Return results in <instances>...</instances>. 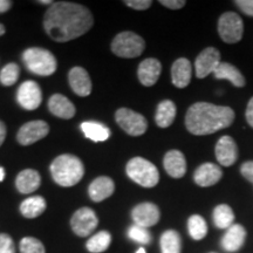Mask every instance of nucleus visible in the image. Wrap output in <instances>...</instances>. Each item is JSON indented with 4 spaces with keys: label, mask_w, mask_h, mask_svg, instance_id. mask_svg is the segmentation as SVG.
<instances>
[{
    "label": "nucleus",
    "mask_w": 253,
    "mask_h": 253,
    "mask_svg": "<svg viewBox=\"0 0 253 253\" xmlns=\"http://www.w3.org/2000/svg\"><path fill=\"white\" fill-rule=\"evenodd\" d=\"M93 23L89 9L68 1L53 2L43 18L46 33L58 42H67L84 36L93 27Z\"/></svg>",
    "instance_id": "f257e3e1"
},
{
    "label": "nucleus",
    "mask_w": 253,
    "mask_h": 253,
    "mask_svg": "<svg viewBox=\"0 0 253 253\" xmlns=\"http://www.w3.org/2000/svg\"><path fill=\"white\" fill-rule=\"evenodd\" d=\"M235 118L236 114L230 107L197 102L192 104L186 112L185 126L194 135H210L230 126Z\"/></svg>",
    "instance_id": "f03ea898"
},
{
    "label": "nucleus",
    "mask_w": 253,
    "mask_h": 253,
    "mask_svg": "<svg viewBox=\"0 0 253 253\" xmlns=\"http://www.w3.org/2000/svg\"><path fill=\"white\" fill-rule=\"evenodd\" d=\"M50 172L56 184L61 186H73L81 181L84 168L80 158L74 155H60L50 164Z\"/></svg>",
    "instance_id": "7ed1b4c3"
},
{
    "label": "nucleus",
    "mask_w": 253,
    "mask_h": 253,
    "mask_svg": "<svg viewBox=\"0 0 253 253\" xmlns=\"http://www.w3.org/2000/svg\"><path fill=\"white\" fill-rule=\"evenodd\" d=\"M23 59L27 69L40 77H49L56 71V59L49 50L32 47L24 52Z\"/></svg>",
    "instance_id": "20e7f679"
},
{
    "label": "nucleus",
    "mask_w": 253,
    "mask_h": 253,
    "mask_svg": "<svg viewBox=\"0 0 253 253\" xmlns=\"http://www.w3.org/2000/svg\"><path fill=\"white\" fill-rule=\"evenodd\" d=\"M126 173L130 179L144 188H154L160 181L157 168L143 157L131 158L126 164Z\"/></svg>",
    "instance_id": "39448f33"
},
{
    "label": "nucleus",
    "mask_w": 253,
    "mask_h": 253,
    "mask_svg": "<svg viewBox=\"0 0 253 253\" xmlns=\"http://www.w3.org/2000/svg\"><path fill=\"white\" fill-rule=\"evenodd\" d=\"M145 48L143 38L134 32H122L114 38L112 42V50L120 58L131 59L140 56Z\"/></svg>",
    "instance_id": "423d86ee"
},
{
    "label": "nucleus",
    "mask_w": 253,
    "mask_h": 253,
    "mask_svg": "<svg viewBox=\"0 0 253 253\" xmlns=\"http://www.w3.org/2000/svg\"><path fill=\"white\" fill-rule=\"evenodd\" d=\"M218 33L226 43H237L242 40L244 33V23L235 12H226L218 20Z\"/></svg>",
    "instance_id": "0eeeda50"
},
{
    "label": "nucleus",
    "mask_w": 253,
    "mask_h": 253,
    "mask_svg": "<svg viewBox=\"0 0 253 253\" xmlns=\"http://www.w3.org/2000/svg\"><path fill=\"white\" fill-rule=\"evenodd\" d=\"M115 119L118 125L130 136H141L148 129V122L144 116L131 109H119L115 114Z\"/></svg>",
    "instance_id": "6e6552de"
},
{
    "label": "nucleus",
    "mask_w": 253,
    "mask_h": 253,
    "mask_svg": "<svg viewBox=\"0 0 253 253\" xmlns=\"http://www.w3.org/2000/svg\"><path fill=\"white\" fill-rule=\"evenodd\" d=\"M99 219L96 213L89 208H82L73 214L71 219V226L75 235L79 237L89 236L96 229Z\"/></svg>",
    "instance_id": "1a4fd4ad"
},
{
    "label": "nucleus",
    "mask_w": 253,
    "mask_h": 253,
    "mask_svg": "<svg viewBox=\"0 0 253 253\" xmlns=\"http://www.w3.org/2000/svg\"><path fill=\"white\" fill-rule=\"evenodd\" d=\"M220 62L219 50L214 47H208V48L202 50L196 59V77L198 79L207 78L209 74L216 71Z\"/></svg>",
    "instance_id": "9d476101"
},
{
    "label": "nucleus",
    "mask_w": 253,
    "mask_h": 253,
    "mask_svg": "<svg viewBox=\"0 0 253 253\" xmlns=\"http://www.w3.org/2000/svg\"><path fill=\"white\" fill-rule=\"evenodd\" d=\"M49 132V126L45 121H31L19 129L17 138L21 145H31L42 140Z\"/></svg>",
    "instance_id": "9b49d317"
},
{
    "label": "nucleus",
    "mask_w": 253,
    "mask_h": 253,
    "mask_svg": "<svg viewBox=\"0 0 253 253\" xmlns=\"http://www.w3.org/2000/svg\"><path fill=\"white\" fill-rule=\"evenodd\" d=\"M17 100L24 109H37L41 104V100H42V94H41L39 84L34 81H25L19 87Z\"/></svg>",
    "instance_id": "f8f14e48"
},
{
    "label": "nucleus",
    "mask_w": 253,
    "mask_h": 253,
    "mask_svg": "<svg viewBox=\"0 0 253 253\" xmlns=\"http://www.w3.org/2000/svg\"><path fill=\"white\" fill-rule=\"evenodd\" d=\"M160 209L157 205L149 203V202L136 205L131 211V218L135 225L145 227V229L156 225L160 220Z\"/></svg>",
    "instance_id": "ddd939ff"
},
{
    "label": "nucleus",
    "mask_w": 253,
    "mask_h": 253,
    "mask_svg": "<svg viewBox=\"0 0 253 253\" xmlns=\"http://www.w3.org/2000/svg\"><path fill=\"white\" fill-rule=\"evenodd\" d=\"M214 151H216L217 161L223 167L232 166L238 158V147L235 140L229 135L221 136L217 142Z\"/></svg>",
    "instance_id": "4468645a"
},
{
    "label": "nucleus",
    "mask_w": 253,
    "mask_h": 253,
    "mask_svg": "<svg viewBox=\"0 0 253 253\" xmlns=\"http://www.w3.org/2000/svg\"><path fill=\"white\" fill-rule=\"evenodd\" d=\"M223 177V171L220 167L213 163H204L199 166L194 173L196 184L203 188L217 184Z\"/></svg>",
    "instance_id": "2eb2a0df"
},
{
    "label": "nucleus",
    "mask_w": 253,
    "mask_h": 253,
    "mask_svg": "<svg viewBox=\"0 0 253 253\" xmlns=\"http://www.w3.org/2000/svg\"><path fill=\"white\" fill-rule=\"evenodd\" d=\"M161 72H162V65L157 59H145L138 66V80L145 87L154 86L160 79Z\"/></svg>",
    "instance_id": "dca6fc26"
},
{
    "label": "nucleus",
    "mask_w": 253,
    "mask_h": 253,
    "mask_svg": "<svg viewBox=\"0 0 253 253\" xmlns=\"http://www.w3.org/2000/svg\"><path fill=\"white\" fill-rule=\"evenodd\" d=\"M69 86L79 96H88L91 93V81L87 71L82 67H74L68 74Z\"/></svg>",
    "instance_id": "f3484780"
},
{
    "label": "nucleus",
    "mask_w": 253,
    "mask_h": 253,
    "mask_svg": "<svg viewBox=\"0 0 253 253\" xmlns=\"http://www.w3.org/2000/svg\"><path fill=\"white\" fill-rule=\"evenodd\" d=\"M246 230L240 224H233L221 238V246L229 252H236L245 244Z\"/></svg>",
    "instance_id": "a211bd4d"
},
{
    "label": "nucleus",
    "mask_w": 253,
    "mask_h": 253,
    "mask_svg": "<svg viewBox=\"0 0 253 253\" xmlns=\"http://www.w3.org/2000/svg\"><path fill=\"white\" fill-rule=\"evenodd\" d=\"M164 169L173 178H181L186 172V161L179 150H170L164 156Z\"/></svg>",
    "instance_id": "6ab92c4d"
},
{
    "label": "nucleus",
    "mask_w": 253,
    "mask_h": 253,
    "mask_svg": "<svg viewBox=\"0 0 253 253\" xmlns=\"http://www.w3.org/2000/svg\"><path fill=\"white\" fill-rule=\"evenodd\" d=\"M114 190H115V184H114L113 179L107 176H101L94 179L89 185L88 192H89L91 201L102 202L114 194Z\"/></svg>",
    "instance_id": "aec40b11"
},
{
    "label": "nucleus",
    "mask_w": 253,
    "mask_h": 253,
    "mask_svg": "<svg viewBox=\"0 0 253 253\" xmlns=\"http://www.w3.org/2000/svg\"><path fill=\"white\" fill-rule=\"evenodd\" d=\"M192 68L188 59L181 58L173 62L171 67V79L173 86L177 88H185L191 81Z\"/></svg>",
    "instance_id": "412c9836"
},
{
    "label": "nucleus",
    "mask_w": 253,
    "mask_h": 253,
    "mask_svg": "<svg viewBox=\"0 0 253 253\" xmlns=\"http://www.w3.org/2000/svg\"><path fill=\"white\" fill-rule=\"evenodd\" d=\"M48 108L53 115L60 119H72L75 115V107L67 97L61 94H54L48 101Z\"/></svg>",
    "instance_id": "4be33fe9"
},
{
    "label": "nucleus",
    "mask_w": 253,
    "mask_h": 253,
    "mask_svg": "<svg viewBox=\"0 0 253 253\" xmlns=\"http://www.w3.org/2000/svg\"><path fill=\"white\" fill-rule=\"evenodd\" d=\"M214 78L218 80H227L235 87L242 88L245 86V78L237 67L227 62H220L216 71L213 72Z\"/></svg>",
    "instance_id": "5701e85b"
},
{
    "label": "nucleus",
    "mask_w": 253,
    "mask_h": 253,
    "mask_svg": "<svg viewBox=\"0 0 253 253\" xmlns=\"http://www.w3.org/2000/svg\"><path fill=\"white\" fill-rule=\"evenodd\" d=\"M40 175L36 170L26 169L19 173L15 179V186L21 194H31L40 186Z\"/></svg>",
    "instance_id": "b1692460"
},
{
    "label": "nucleus",
    "mask_w": 253,
    "mask_h": 253,
    "mask_svg": "<svg viewBox=\"0 0 253 253\" xmlns=\"http://www.w3.org/2000/svg\"><path fill=\"white\" fill-rule=\"evenodd\" d=\"M176 104L170 100H164L157 106L155 121L160 128H168L172 125L176 118Z\"/></svg>",
    "instance_id": "393cba45"
},
{
    "label": "nucleus",
    "mask_w": 253,
    "mask_h": 253,
    "mask_svg": "<svg viewBox=\"0 0 253 253\" xmlns=\"http://www.w3.org/2000/svg\"><path fill=\"white\" fill-rule=\"evenodd\" d=\"M46 210V201L41 196H33L21 203L20 212L26 218H37Z\"/></svg>",
    "instance_id": "a878e982"
},
{
    "label": "nucleus",
    "mask_w": 253,
    "mask_h": 253,
    "mask_svg": "<svg viewBox=\"0 0 253 253\" xmlns=\"http://www.w3.org/2000/svg\"><path fill=\"white\" fill-rule=\"evenodd\" d=\"M81 129L84 136L94 142L107 141L110 136V130L102 123L88 121L81 125Z\"/></svg>",
    "instance_id": "bb28decb"
},
{
    "label": "nucleus",
    "mask_w": 253,
    "mask_h": 253,
    "mask_svg": "<svg viewBox=\"0 0 253 253\" xmlns=\"http://www.w3.org/2000/svg\"><path fill=\"white\" fill-rule=\"evenodd\" d=\"M161 251L162 253H181L182 239L175 230H168L161 236Z\"/></svg>",
    "instance_id": "cd10ccee"
},
{
    "label": "nucleus",
    "mask_w": 253,
    "mask_h": 253,
    "mask_svg": "<svg viewBox=\"0 0 253 253\" xmlns=\"http://www.w3.org/2000/svg\"><path fill=\"white\" fill-rule=\"evenodd\" d=\"M235 221L233 210L227 204H220L213 210V223L218 229H230Z\"/></svg>",
    "instance_id": "c85d7f7f"
},
{
    "label": "nucleus",
    "mask_w": 253,
    "mask_h": 253,
    "mask_svg": "<svg viewBox=\"0 0 253 253\" xmlns=\"http://www.w3.org/2000/svg\"><path fill=\"white\" fill-rule=\"evenodd\" d=\"M112 243V236L107 231H100L96 235L90 237L87 242V250L91 253H101L104 252L109 248Z\"/></svg>",
    "instance_id": "c756f323"
},
{
    "label": "nucleus",
    "mask_w": 253,
    "mask_h": 253,
    "mask_svg": "<svg viewBox=\"0 0 253 253\" xmlns=\"http://www.w3.org/2000/svg\"><path fill=\"white\" fill-rule=\"evenodd\" d=\"M188 230L192 239L202 240L208 235V224L203 217L194 214L188 220Z\"/></svg>",
    "instance_id": "7c9ffc66"
},
{
    "label": "nucleus",
    "mask_w": 253,
    "mask_h": 253,
    "mask_svg": "<svg viewBox=\"0 0 253 253\" xmlns=\"http://www.w3.org/2000/svg\"><path fill=\"white\" fill-rule=\"evenodd\" d=\"M20 68L17 63H8L0 72V82L4 86H13L18 81Z\"/></svg>",
    "instance_id": "2f4dec72"
},
{
    "label": "nucleus",
    "mask_w": 253,
    "mask_h": 253,
    "mask_svg": "<svg viewBox=\"0 0 253 253\" xmlns=\"http://www.w3.org/2000/svg\"><path fill=\"white\" fill-rule=\"evenodd\" d=\"M128 237L131 240H134V242L142 245H148L151 243V235L149 231H148V229L135 225V224L129 227Z\"/></svg>",
    "instance_id": "473e14b6"
},
{
    "label": "nucleus",
    "mask_w": 253,
    "mask_h": 253,
    "mask_svg": "<svg viewBox=\"0 0 253 253\" xmlns=\"http://www.w3.org/2000/svg\"><path fill=\"white\" fill-rule=\"evenodd\" d=\"M20 252L21 253H46L45 246L39 239L33 237H26L20 242Z\"/></svg>",
    "instance_id": "72a5a7b5"
},
{
    "label": "nucleus",
    "mask_w": 253,
    "mask_h": 253,
    "mask_svg": "<svg viewBox=\"0 0 253 253\" xmlns=\"http://www.w3.org/2000/svg\"><path fill=\"white\" fill-rule=\"evenodd\" d=\"M0 253H15L13 239L6 233H0Z\"/></svg>",
    "instance_id": "f704fd0d"
},
{
    "label": "nucleus",
    "mask_w": 253,
    "mask_h": 253,
    "mask_svg": "<svg viewBox=\"0 0 253 253\" xmlns=\"http://www.w3.org/2000/svg\"><path fill=\"white\" fill-rule=\"evenodd\" d=\"M125 4L129 7L137 9V11H143V9L150 7L153 5V1L150 0H129V1H125Z\"/></svg>",
    "instance_id": "c9c22d12"
},
{
    "label": "nucleus",
    "mask_w": 253,
    "mask_h": 253,
    "mask_svg": "<svg viewBox=\"0 0 253 253\" xmlns=\"http://www.w3.org/2000/svg\"><path fill=\"white\" fill-rule=\"evenodd\" d=\"M235 4L244 12L246 15L253 17V0H236Z\"/></svg>",
    "instance_id": "e433bc0d"
},
{
    "label": "nucleus",
    "mask_w": 253,
    "mask_h": 253,
    "mask_svg": "<svg viewBox=\"0 0 253 253\" xmlns=\"http://www.w3.org/2000/svg\"><path fill=\"white\" fill-rule=\"evenodd\" d=\"M240 172L245 179L253 183V161H248V162L243 163L240 167Z\"/></svg>",
    "instance_id": "4c0bfd02"
},
{
    "label": "nucleus",
    "mask_w": 253,
    "mask_h": 253,
    "mask_svg": "<svg viewBox=\"0 0 253 253\" xmlns=\"http://www.w3.org/2000/svg\"><path fill=\"white\" fill-rule=\"evenodd\" d=\"M160 4L170 9H179L184 7L185 1L184 0H161Z\"/></svg>",
    "instance_id": "58836bf2"
},
{
    "label": "nucleus",
    "mask_w": 253,
    "mask_h": 253,
    "mask_svg": "<svg viewBox=\"0 0 253 253\" xmlns=\"http://www.w3.org/2000/svg\"><path fill=\"white\" fill-rule=\"evenodd\" d=\"M245 116H246V121H248L250 126H252V128H253V96L249 101Z\"/></svg>",
    "instance_id": "ea45409f"
},
{
    "label": "nucleus",
    "mask_w": 253,
    "mask_h": 253,
    "mask_svg": "<svg viewBox=\"0 0 253 253\" xmlns=\"http://www.w3.org/2000/svg\"><path fill=\"white\" fill-rule=\"evenodd\" d=\"M12 2L8 0H0V13H4V12L8 11L11 8Z\"/></svg>",
    "instance_id": "a19ab883"
},
{
    "label": "nucleus",
    "mask_w": 253,
    "mask_h": 253,
    "mask_svg": "<svg viewBox=\"0 0 253 253\" xmlns=\"http://www.w3.org/2000/svg\"><path fill=\"white\" fill-rule=\"evenodd\" d=\"M5 137H6V126L0 121V147H1V144L4 143Z\"/></svg>",
    "instance_id": "79ce46f5"
},
{
    "label": "nucleus",
    "mask_w": 253,
    "mask_h": 253,
    "mask_svg": "<svg viewBox=\"0 0 253 253\" xmlns=\"http://www.w3.org/2000/svg\"><path fill=\"white\" fill-rule=\"evenodd\" d=\"M4 178H5V170L0 167V182L4 181Z\"/></svg>",
    "instance_id": "37998d69"
},
{
    "label": "nucleus",
    "mask_w": 253,
    "mask_h": 253,
    "mask_svg": "<svg viewBox=\"0 0 253 253\" xmlns=\"http://www.w3.org/2000/svg\"><path fill=\"white\" fill-rule=\"evenodd\" d=\"M4 34H5V27L0 24V37L4 36Z\"/></svg>",
    "instance_id": "c03bdc74"
},
{
    "label": "nucleus",
    "mask_w": 253,
    "mask_h": 253,
    "mask_svg": "<svg viewBox=\"0 0 253 253\" xmlns=\"http://www.w3.org/2000/svg\"><path fill=\"white\" fill-rule=\"evenodd\" d=\"M40 4H53V1H50V0H40Z\"/></svg>",
    "instance_id": "a18cd8bd"
},
{
    "label": "nucleus",
    "mask_w": 253,
    "mask_h": 253,
    "mask_svg": "<svg viewBox=\"0 0 253 253\" xmlns=\"http://www.w3.org/2000/svg\"><path fill=\"white\" fill-rule=\"evenodd\" d=\"M136 253H147V251H145L144 248H140L137 251H136Z\"/></svg>",
    "instance_id": "49530a36"
},
{
    "label": "nucleus",
    "mask_w": 253,
    "mask_h": 253,
    "mask_svg": "<svg viewBox=\"0 0 253 253\" xmlns=\"http://www.w3.org/2000/svg\"><path fill=\"white\" fill-rule=\"evenodd\" d=\"M211 253H216V252H211Z\"/></svg>",
    "instance_id": "de8ad7c7"
}]
</instances>
